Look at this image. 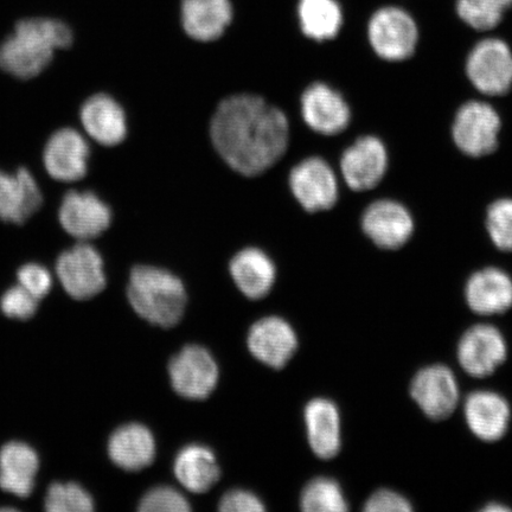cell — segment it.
Here are the masks:
<instances>
[{
	"instance_id": "1",
	"label": "cell",
	"mask_w": 512,
	"mask_h": 512,
	"mask_svg": "<svg viewBox=\"0 0 512 512\" xmlns=\"http://www.w3.org/2000/svg\"><path fill=\"white\" fill-rule=\"evenodd\" d=\"M210 138L230 168L255 177L285 155L290 125L283 111L260 96L233 95L217 107L211 119Z\"/></svg>"
},
{
	"instance_id": "2",
	"label": "cell",
	"mask_w": 512,
	"mask_h": 512,
	"mask_svg": "<svg viewBox=\"0 0 512 512\" xmlns=\"http://www.w3.org/2000/svg\"><path fill=\"white\" fill-rule=\"evenodd\" d=\"M73 32L51 18L19 22L0 46V68L17 79L36 78L53 60L56 50L72 46Z\"/></svg>"
},
{
	"instance_id": "3",
	"label": "cell",
	"mask_w": 512,
	"mask_h": 512,
	"mask_svg": "<svg viewBox=\"0 0 512 512\" xmlns=\"http://www.w3.org/2000/svg\"><path fill=\"white\" fill-rule=\"evenodd\" d=\"M127 297L140 317L160 328L178 324L187 306V292L181 279L152 266L133 268Z\"/></svg>"
},
{
	"instance_id": "4",
	"label": "cell",
	"mask_w": 512,
	"mask_h": 512,
	"mask_svg": "<svg viewBox=\"0 0 512 512\" xmlns=\"http://www.w3.org/2000/svg\"><path fill=\"white\" fill-rule=\"evenodd\" d=\"M368 36L371 47L381 59L400 62L414 54L419 31L407 11L387 6L371 17Z\"/></svg>"
},
{
	"instance_id": "5",
	"label": "cell",
	"mask_w": 512,
	"mask_h": 512,
	"mask_svg": "<svg viewBox=\"0 0 512 512\" xmlns=\"http://www.w3.org/2000/svg\"><path fill=\"white\" fill-rule=\"evenodd\" d=\"M56 273L64 291L74 299H91L106 286L104 260L86 242H80L60 255Z\"/></svg>"
},
{
	"instance_id": "6",
	"label": "cell",
	"mask_w": 512,
	"mask_h": 512,
	"mask_svg": "<svg viewBox=\"0 0 512 512\" xmlns=\"http://www.w3.org/2000/svg\"><path fill=\"white\" fill-rule=\"evenodd\" d=\"M499 131L501 119L495 108L482 101H471L458 111L452 136L460 151L477 158L496 150Z\"/></svg>"
},
{
	"instance_id": "7",
	"label": "cell",
	"mask_w": 512,
	"mask_h": 512,
	"mask_svg": "<svg viewBox=\"0 0 512 512\" xmlns=\"http://www.w3.org/2000/svg\"><path fill=\"white\" fill-rule=\"evenodd\" d=\"M466 73L480 93L498 96L512 87V53L507 43L488 38L472 49Z\"/></svg>"
},
{
	"instance_id": "8",
	"label": "cell",
	"mask_w": 512,
	"mask_h": 512,
	"mask_svg": "<svg viewBox=\"0 0 512 512\" xmlns=\"http://www.w3.org/2000/svg\"><path fill=\"white\" fill-rule=\"evenodd\" d=\"M169 374L172 387L189 400L207 399L219 381L214 357L200 345H189L172 358Z\"/></svg>"
},
{
	"instance_id": "9",
	"label": "cell",
	"mask_w": 512,
	"mask_h": 512,
	"mask_svg": "<svg viewBox=\"0 0 512 512\" xmlns=\"http://www.w3.org/2000/svg\"><path fill=\"white\" fill-rule=\"evenodd\" d=\"M288 182L293 196L309 213L329 210L338 200L337 177L322 158H307L294 166Z\"/></svg>"
},
{
	"instance_id": "10",
	"label": "cell",
	"mask_w": 512,
	"mask_h": 512,
	"mask_svg": "<svg viewBox=\"0 0 512 512\" xmlns=\"http://www.w3.org/2000/svg\"><path fill=\"white\" fill-rule=\"evenodd\" d=\"M61 226L73 238L86 242L98 238L112 222V211L91 191H70L59 211Z\"/></svg>"
},
{
	"instance_id": "11",
	"label": "cell",
	"mask_w": 512,
	"mask_h": 512,
	"mask_svg": "<svg viewBox=\"0 0 512 512\" xmlns=\"http://www.w3.org/2000/svg\"><path fill=\"white\" fill-rule=\"evenodd\" d=\"M505 339L495 326L479 324L472 326L460 339L458 361L473 377L489 376L507 358Z\"/></svg>"
},
{
	"instance_id": "12",
	"label": "cell",
	"mask_w": 512,
	"mask_h": 512,
	"mask_svg": "<svg viewBox=\"0 0 512 512\" xmlns=\"http://www.w3.org/2000/svg\"><path fill=\"white\" fill-rule=\"evenodd\" d=\"M411 394L422 412L434 420L448 418L459 401L456 376L441 364L421 369L412 381Z\"/></svg>"
},
{
	"instance_id": "13",
	"label": "cell",
	"mask_w": 512,
	"mask_h": 512,
	"mask_svg": "<svg viewBox=\"0 0 512 512\" xmlns=\"http://www.w3.org/2000/svg\"><path fill=\"white\" fill-rule=\"evenodd\" d=\"M89 145L73 128H62L50 137L43 152V164L49 176L63 183L78 182L86 176Z\"/></svg>"
},
{
	"instance_id": "14",
	"label": "cell",
	"mask_w": 512,
	"mask_h": 512,
	"mask_svg": "<svg viewBox=\"0 0 512 512\" xmlns=\"http://www.w3.org/2000/svg\"><path fill=\"white\" fill-rule=\"evenodd\" d=\"M388 155L386 146L376 137H362L345 150L341 169L345 183L355 191L376 187L386 175Z\"/></svg>"
},
{
	"instance_id": "15",
	"label": "cell",
	"mask_w": 512,
	"mask_h": 512,
	"mask_svg": "<svg viewBox=\"0 0 512 512\" xmlns=\"http://www.w3.org/2000/svg\"><path fill=\"white\" fill-rule=\"evenodd\" d=\"M302 114L311 130L335 136L348 127L350 108L343 96L325 83H313L302 96Z\"/></svg>"
},
{
	"instance_id": "16",
	"label": "cell",
	"mask_w": 512,
	"mask_h": 512,
	"mask_svg": "<svg viewBox=\"0 0 512 512\" xmlns=\"http://www.w3.org/2000/svg\"><path fill=\"white\" fill-rule=\"evenodd\" d=\"M362 227L376 246L400 248L411 239L414 222L409 211L399 202L377 201L364 211Z\"/></svg>"
},
{
	"instance_id": "17",
	"label": "cell",
	"mask_w": 512,
	"mask_h": 512,
	"mask_svg": "<svg viewBox=\"0 0 512 512\" xmlns=\"http://www.w3.org/2000/svg\"><path fill=\"white\" fill-rule=\"evenodd\" d=\"M248 347L256 360L280 369L286 366L296 352L298 338L286 320L267 317L252 326Z\"/></svg>"
},
{
	"instance_id": "18",
	"label": "cell",
	"mask_w": 512,
	"mask_h": 512,
	"mask_svg": "<svg viewBox=\"0 0 512 512\" xmlns=\"http://www.w3.org/2000/svg\"><path fill=\"white\" fill-rule=\"evenodd\" d=\"M42 201L41 189L28 170L15 174L0 170V220L24 223L41 208Z\"/></svg>"
},
{
	"instance_id": "19",
	"label": "cell",
	"mask_w": 512,
	"mask_h": 512,
	"mask_svg": "<svg viewBox=\"0 0 512 512\" xmlns=\"http://www.w3.org/2000/svg\"><path fill=\"white\" fill-rule=\"evenodd\" d=\"M80 119L88 136L100 145L115 146L126 138V114L110 95L89 98L81 108Z\"/></svg>"
},
{
	"instance_id": "20",
	"label": "cell",
	"mask_w": 512,
	"mask_h": 512,
	"mask_svg": "<svg viewBox=\"0 0 512 512\" xmlns=\"http://www.w3.org/2000/svg\"><path fill=\"white\" fill-rule=\"evenodd\" d=\"M465 418L476 437L496 441L508 430L510 406L503 396L490 390H478L467 396Z\"/></svg>"
},
{
	"instance_id": "21",
	"label": "cell",
	"mask_w": 512,
	"mask_h": 512,
	"mask_svg": "<svg viewBox=\"0 0 512 512\" xmlns=\"http://www.w3.org/2000/svg\"><path fill=\"white\" fill-rule=\"evenodd\" d=\"M465 296L479 315L503 313L512 306V279L499 268H484L467 281Z\"/></svg>"
},
{
	"instance_id": "22",
	"label": "cell",
	"mask_w": 512,
	"mask_h": 512,
	"mask_svg": "<svg viewBox=\"0 0 512 512\" xmlns=\"http://www.w3.org/2000/svg\"><path fill=\"white\" fill-rule=\"evenodd\" d=\"M307 439L312 451L322 459H331L341 450V415L334 402L315 399L305 408Z\"/></svg>"
},
{
	"instance_id": "23",
	"label": "cell",
	"mask_w": 512,
	"mask_h": 512,
	"mask_svg": "<svg viewBox=\"0 0 512 512\" xmlns=\"http://www.w3.org/2000/svg\"><path fill=\"white\" fill-rule=\"evenodd\" d=\"M40 459L34 448L12 441L0 450V488L9 494L27 498L35 488Z\"/></svg>"
},
{
	"instance_id": "24",
	"label": "cell",
	"mask_w": 512,
	"mask_h": 512,
	"mask_svg": "<svg viewBox=\"0 0 512 512\" xmlns=\"http://www.w3.org/2000/svg\"><path fill=\"white\" fill-rule=\"evenodd\" d=\"M233 18L229 0H184L182 23L188 36L200 42L220 38Z\"/></svg>"
},
{
	"instance_id": "25",
	"label": "cell",
	"mask_w": 512,
	"mask_h": 512,
	"mask_svg": "<svg viewBox=\"0 0 512 512\" xmlns=\"http://www.w3.org/2000/svg\"><path fill=\"white\" fill-rule=\"evenodd\" d=\"M112 462L126 471H139L152 464L156 443L149 428L139 424L121 426L108 443Z\"/></svg>"
},
{
	"instance_id": "26",
	"label": "cell",
	"mask_w": 512,
	"mask_h": 512,
	"mask_svg": "<svg viewBox=\"0 0 512 512\" xmlns=\"http://www.w3.org/2000/svg\"><path fill=\"white\" fill-rule=\"evenodd\" d=\"M230 274L246 297L260 299L271 291L277 271L266 253L258 248H246L230 262Z\"/></svg>"
},
{
	"instance_id": "27",
	"label": "cell",
	"mask_w": 512,
	"mask_h": 512,
	"mask_svg": "<svg viewBox=\"0 0 512 512\" xmlns=\"http://www.w3.org/2000/svg\"><path fill=\"white\" fill-rule=\"evenodd\" d=\"M174 471L178 482L194 494L207 492L220 479L215 454L202 445L184 447L175 460Z\"/></svg>"
},
{
	"instance_id": "28",
	"label": "cell",
	"mask_w": 512,
	"mask_h": 512,
	"mask_svg": "<svg viewBox=\"0 0 512 512\" xmlns=\"http://www.w3.org/2000/svg\"><path fill=\"white\" fill-rule=\"evenodd\" d=\"M298 16L304 35L318 42L335 38L343 25L337 0H300Z\"/></svg>"
},
{
	"instance_id": "29",
	"label": "cell",
	"mask_w": 512,
	"mask_h": 512,
	"mask_svg": "<svg viewBox=\"0 0 512 512\" xmlns=\"http://www.w3.org/2000/svg\"><path fill=\"white\" fill-rule=\"evenodd\" d=\"M300 505L306 512H345L349 510L341 485L331 478L319 477L305 486Z\"/></svg>"
},
{
	"instance_id": "30",
	"label": "cell",
	"mask_w": 512,
	"mask_h": 512,
	"mask_svg": "<svg viewBox=\"0 0 512 512\" xmlns=\"http://www.w3.org/2000/svg\"><path fill=\"white\" fill-rule=\"evenodd\" d=\"M511 6L512 0H457L460 19L479 31L496 28Z\"/></svg>"
},
{
	"instance_id": "31",
	"label": "cell",
	"mask_w": 512,
	"mask_h": 512,
	"mask_svg": "<svg viewBox=\"0 0 512 512\" xmlns=\"http://www.w3.org/2000/svg\"><path fill=\"white\" fill-rule=\"evenodd\" d=\"M44 508L49 512H91L94 501L79 484L55 483L48 490Z\"/></svg>"
},
{
	"instance_id": "32",
	"label": "cell",
	"mask_w": 512,
	"mask_h": 512,
	"mask_svg": "<svg viewBox=\"0 0 512 512\" xmlns=\"http://www.w3.org/2000/svg\"><path fill=\"white\" fill-rule=\"evenodd\" d=\"M486 228L492 242L505 252H512V200L504 198L491 204Z\"/></svg>"
},
{
	"instance_id": "33",
	"label": "cell",
	"mask_w": 512,
	"mask_h": 512,
	"mask_svg": "<svg viewBox=\"0 0 512 512\" xmlns=\"http://www.w3.org/2000/svg\"><path fill=\"white\" fill-rule=\"evenodd\" d=\"M190 509L187 498L169 486L147 492L139 504V511L143 512H187Z\"/></svg>"
},
{
	"instance_id": "34",
	"label": "cell",
	"mask_w": 512,
	"mask_h": 512,
	"mask_svg": "<svg viewBox=\"0 0 512 512\" xmlns=\"http://www.w3.org/2000/svg\"><path fill=\"white\" fill-rule=\"evenodd\" d=\"M0 307L6 317L25 320L35 315L38 300L18 285L4 293Z\"/></svg>"
},
{
	"instance_id": "35",
	"label": "cell",
	"mask_w": 512,
	"mask_h": 512,
	"mask_svg": "<svg viewBox=\"0 0 512 512\" xmlns=\"http://www.w3.org/2000/svg\"><path fill=\"white\" fill-rule=\"evenodd\" d=\"M18 285L28 291L32 297L41 300L53 286V278L46 267L38 264L24 265L17 274Z\"/></svg>"
},
{
	"instance_id": "36",
	"label": "cell",
	"mask_w": 512,
	"mask_h": 512,
	"mask_svg": "<svg viewBox=\"0 0 512 512\" xmlns=\"http://www.w3.org/2000/svg\"><path fill=\"white\" fill-rule=\"evenodd\" d=\"M368 512H408L412 511V505L398 492L392 490H379L371 495L364 505Z\"/></svg>"
},
{
	"instance_id": "37",
	"label": "cell",
	"mask_w": 512,
	"mask_h": 512,
	"mask_svg": "<svg viewBox=\"0 0 512 512\" xmlns=\"http://www.w3.org/2000/svg\"><path fill=\"white\" fill-rule=\"evenodd\" d=\"M219 509L224 512H259L265 510V505L252 492L234 490L223 496Z\"/></svg>"
},
{
	"instance_id": "38",
	"label": "cell",
	"mask_w": 512,
	"mask_h": 512,
	"mask_svg": "<svg viewBox=\"0 0 512 512\" xmlns=\"http://www.w3.org/2000/svg\"><path fill=\"white\" fill-rule=\"evenodd\" d=\"M510 509L507 507H504V505L501 504H490L489 507H486L484 511L488 512H497V511H509Z\"/></svg>"
}]
</instances>
